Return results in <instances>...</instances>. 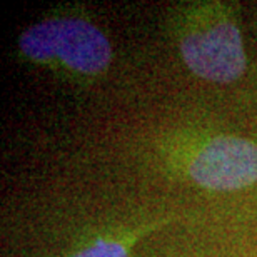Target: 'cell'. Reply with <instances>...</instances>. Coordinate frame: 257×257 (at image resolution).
Segmentation results:
<instances>
[{
	"label": "cell",
	"instance_id": "6da1fadb",
	"mask_svg": "<svg viewBox=\"0 0 257 257\" xmlns=\"http://www.w3.org/2000/svg\"><path fill=\"white\" fill-rule=\"evenodd\" d=\"M20 49L27 57L44 62L60 59L74 70L95 74L112 59L109 40L95 25L80 19H55L35 24L20 35Z\"/></svg>",
	"mask_w": 257,
	"mask_h": 257
},
{
	"label": "cell",
	"instance_id": "7a4b0ae2",
	"mask_svg": "<svg viewBox=\"0 0 257 257\" xmlns=\"http://www.w3.org/2000/svg\"><path fill=\"white\" fill-rule=\"evenodd\" d=\"M191 177L214 191H234L257 181V146L247 139L217 137L200 149Z\"/></svg>",
	"mask_w": 257,
	"mask_h": 257
},
{
	"label": "cell",
	"instance_id": "3957f363",
	"mask_svg": "<svg viewBox=\"0 0 257 257\" xmlns=\"http://www.w3.org/2000/svg\"><path fill=\"white\" fill-rule=\"evenodd\" d=\"M181 52L189 69L207 80L230 82L245 70L242 39L230 22L189 35L182 40Z\"/></svg>",
	"mask_w": 257,
	"mask_h": 257
},
{
	"label": "cell",
	"instance_id": "277c9868",
	"mask_svg": "<svg viewBox=\"0 0 257 257\" xmlns=\"http://www.w3.org/2000/svg\"><path fill=\"white\" fill-rule=\"evenodd\" d=\"M74 257H127V250L122 244L100 240V242H95L90 247L80 250Z\"/></svg>",
	"mask_w": 257,
	"mask_h": 257
}]
</instances>
